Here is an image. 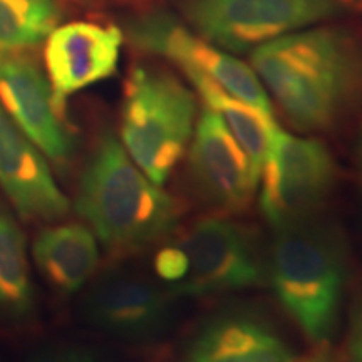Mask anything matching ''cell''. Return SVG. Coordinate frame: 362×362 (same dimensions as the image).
Returning a JSON list of instances; mask_svg holds the SVG:
<instances>
[{
  "instance_id": "24",
  "label": "cell",
  "mask_w": 362,
  "mask_h": 362,
  "mask_svg": "<svg viewBox=\"0 0 362 362\" xmlns=\"http://www.w3.org/2000/svg\"><path fill=\"white\" fill-rule=\"evenodd\" d=\"M356 2H361L362 4V0H356Z\"/></svg>"
},
{
  "instance_id": "11",
  "label": "cell",
  "mask_w": 362,
  "mask_h": 362,
  "mask_svg": "<svg viewBox=\"0 0 362 362\" xmlns=\"http://www.w3.org/2000/svg\"><path fill=\"white\" fill-rule=\"evenodd\" d=\"M123 33L115 25L71 22L45 39L44 61L57 107L67 98L111 78L117 69Z\"/></svg>"
},
{
  "instance_id": "1",
  "label": "cell",
  "mask_w": 362,
  "mask_h": 362,
  "mask_svg": "<svg viewBox=\"0 0 362 362\" xmlns=\"http://www.w3.org/2000/svg\"><path fill=\"white\" fill-rule=\"evenodd\" d=\"M250 66L285 117L302 131L332 128L362 93V49L336 27L270 40L252 51Z\"/></svg>"
},
{
  "instance_id": "13",
  "label": "cell",
  "mask_w": 362,
  "mask_h": 362,
  "mask_svg": "<svg viewBox=\"0 0 362 362\" xmlns=\"http://www.w3.org/2000/svg\"><path fill=\"white\" fill-rule=\"evenodd\" d=\"M0 188L25 220L62 218L71 203L57 187L42 151L0 104Z\"/></svg>"
},
{
  "instance_id": "21",
  "label": "cell",
  "mask_w": 362,
  "mask_h": 362,
  "mask_svg": "<svg viewBox=\"0 0 362 362\" xmlns=\"http://www.w3.org/2000/svg\"><path fill=\"white\" fill-rule=\"evenodd\" d=\"M349 362H362V310L357 315L354 330H352L351 336Z\"/></svg>"
},
{
  "instance_id": "18",
  "label": "cell",
  "mask_w": 362,
  "mask_h": 362,
  "mask_svg": "<svg viewBox=\"0 0 362 362\" xmlns=\"http://www.w3.org/2000/svg\"><path fill=\"white\" fill-rule=\"evenodd\" d=\"M61 19L57 0H0V51H22L47 39Z\"/></svg>"
},
{
  "instance_id": "15",
  "label": "cell",
  "mask_w": 362,
  "mask_h": 362,
  "mask_svg": "<svg viewBox=\"0 0 362 362\" xmlns=\"http://www.w3.org/2000/svg\"><path fill=\"white\" fill-rule=\"evenodd\" d=\"M33 253L45 282L64 296L81 291L99 262L96 235L79 223L56 225L40 232Z\"/></svg>"
},
{
  "instance_id": "10",
  "label": "cell",
  "mask_w": 362,
  "mask_h": 362,
  "mask_svg": "<svg viewBox=\"0 0 362 362\" xmlns=\"http://www.w3.org/2000/svg\"><path fill=\"white\" fill-rule=\"evenodd\" d=\"M0 104L42 155L66 165L74 155V136L62 119L47 76L22 54L0 51Z\"/></svg>"
},
{
  "instance_id": "5",
  "label": "cell",
  "mask_w": 362,
  "mask_h": 362,
  "mask_svg": "<svg viewBox=\"0 0 362 362\" xmlns=\"http://www.w3.org/2000/svg\"><path fill=\"white\" fill-rule=\"evenodd\" d=\"M185 17L208 42L228 52H252L282 35L337 19L342 0H183Z\"/></svg>"
},
{
  "instance_id": "7",
  "label": "cell",
  "mask_w": 362,
  "mask_h": 362,
  "mask_svg": "<svg viewBox=\"0 0 362 362\" xmlns=\"http://www.w3.org/2000/svg\"><path fill=\"white\" fill-rule=\"evenodd\" d=\"M126 34L141 51L168 59L183 72H198L232 96L272 112L269 94L252 66L192 33L170 13L149 12L134 17L126 24Z\"/></svg>"
},
{
  "instance_id": "17",
  "label": "cell",
  "mask_w": 362,
  "mask_h": 362,
  "mask_svg": "<svg viewBox=\"0 0 362 362\" xmlns=\"http://www.w3.org/2000/svg\"><path fill=\"white\" fill-rule=\"evenodd\" d=\"M34 310V285L25 237L7 210L0 206V314L22 320Z\"/></svg>"
},
{
  "instance_id": "3",
  "label": "cell",
  "mask_w": 362,
  "mask_h": 362,
  "mask_svg": "<svg viewBox=\"0 0 362 362\" xmlns=\"http://www.w3.org/2000/svg\"><path fill=\"white\" fill-rule=\"evenodd\" d=\"M265 275L280 307L300 332L314 346L329 344L349 277L341 233L314 218L277 230Z\"/></svg>"
},
{
  "instance_id": "2",
  "label": "cell",
  "mask_w": 362,
  "mask_h": 362,
  "mask_svg": "<svg viewBox=\"0 0 362 362\" xmlns=\"http://www.w3.org/2000/svg\"><path fill=\"white\" fill-rule=\"evenodd\" d=\"M96 238L116 253L139 252L161 242L180 220V205L131 160L106 131L81 173L74 200Z\"/></svg>"
},
{
  "instance_id": "8",
  "label": "cell",
  "mask_w": 362,
  "mask_h": 362,
  "mask_svg": "<svg viewBox=\"0 0 362 362\" xmlns=\"http://www.w3.org/2000/svg\"><path fill=\"white\" fill-rule=\"evenodd\" d=\"M187 275L170 291L175 298H198L260 285L265 265L250 233L237 221L214 216L194 223L180 240Z\"/></svg>"
},
{
  "instance_id": "6",
  "label": "cell",
  "mask_w": 362,
  "mask_h": 362,
  "mask_svg": "<svg viewBox=\"0 0 362 362\" xmlns=\"http://www.w3.org/2000/svg\"><path fill=\"white\" fill-rule=\"evenodd\" d=\"M336 180V161L320 139L277 128L259 176L262 214L275 230L312 220Z\"/></svg>"
},
{
  "instance_id": "19",
  "label": "cell",
  "mask_w": 362,
  "mask_h": 362,
  "mask_svg": "<svg viewBox=\"0 0 362 362\" xmlns=\"http://www.w3.org/2000/svg\"><path fill=\"white\" fill-rule=\"evenodd\" d=\"M153 267H155L156 275L161 279V282L166 285L168 291H171L187 275V255H185L183 248L178 242L171 243V245H166L161 250H158Z\"/></svg>"
},
{
  "instance_id": "16",
  "label": "cell",
  "mask_w": 362,
  "mask_h": 362,
  "mask_svg": "<svg viewBox=\"0 0 362 362\" xmlns=\"http://www.w3.org/2000/svg\"><path fill=\"white\" fill-rule=\"evenodd\" d=\"M185 76L197 89L206 110L220 116V119L223 121L233 138L245 151L255 175L260 176L270 143L279 128L272 117V112L259 110V107L232 96L220 86H216L214 81L198 74V72L185 71Z\"/></svg>"
},
{
  "instance_id": "9",
  "label": "cell",
  "mask_w": 362,
  "mask_h": 362,
  "mask_svg": "<svg viewBox=\"0 0 362 362\" xmlns=\"http://www.w3.org/2000/svg\"><path fill=\"white\" fill-rule=\"evenodd\" d=\"M188 173L203 200L226 214L243 210L259 188L245 151L210 110L197 119L188 146Z\"/></svg>"
},
{
  "instance_id": "12",
  "label": "cell",
  "mask_w": 362,
  "mask_h": 362,
  "mask_svg": "<svg viewBox=\"0 0 362 362\" xmlns=\"http://www.w3.org/2000/svg\"><path fill=\"white\" fill-rule=\"evenodd\" d=\"M277 329L259 314L228 310L206 319L181 346L173 362H296Z\"/></svg>"
},
{
  "instance_id": "20",
  "label": "cell",
  "mask_w": 362,
  "mask_h": 362,
  "mask_svg": "<svg viewBox=\"0 0 362 362\" xmlns=\"http://www.w3.org/2000/svg\"><path fill=\"white\" fill-rule=\"evenodd\" d=\"M29 362H99L96 357L90 356L89 352L81 349H72V347H62V349L42 351Z\"/></svg>"
},
{
  "instance_id": "14",
  "label": "cell",
  "mask_w": 362,
  "mask_h": 362,
  "mask_svg": "<svg viewBox=\"0 0 362 362\" xmlns=\"http://www.w3.org/2000/svg\"><path fill=\"white\" fill-rule=\"evenodd\" d=\"M168 288H160L133 275H111L99 282L86 298V315L111 336L144 341L160 336L173 314Z\"/></svg>"
},
{
  "instance_id": "4",
  "label": "cell",
  "mask_w": 362,
  "mask_h": 362,
  "mask_svg": "<svg viewBox=\"0 0 362 362\" xmlns=\"http://www.w3.org/2000/svg\"><path fill=\"white\" fill-rule=\"evenodd\" d=\"M197 98L175 74L138 66L129 72L121 107V144L153 183L163 185L188 151Z\"/></svg>"
},
{
  "instance_id": "23",
  "label": "cell",
  "mask_w": 362,
  "mask_h": 362,
  "mask_svg": "<svg viewBox=\"0 0 362 362\" xmlns=\"http://www.w3.org/2000/svg\"><path fill=\"white\" fill-rule=\"evenodd\" d=\"M354 171H356V183L359 189V198L362 202V123L357 134V141L354 148Z\"/></svg>"
},
{
  "instance_id": "22",
  "label": "cell",
  "mask_w": 362,
  "mask_h": 362,
  "mask_svg": "<svg viewBox=\"0 0 362 362\" xmlns=\"http://www.w3.org/2000/svg\"><path fill=\"white\" fill-rule=\"evenodd\" d=\"M296 362H339L336 354L329 347V344H320L315 349L304 357H298Z\"/></svg>"
}]
</instances>
